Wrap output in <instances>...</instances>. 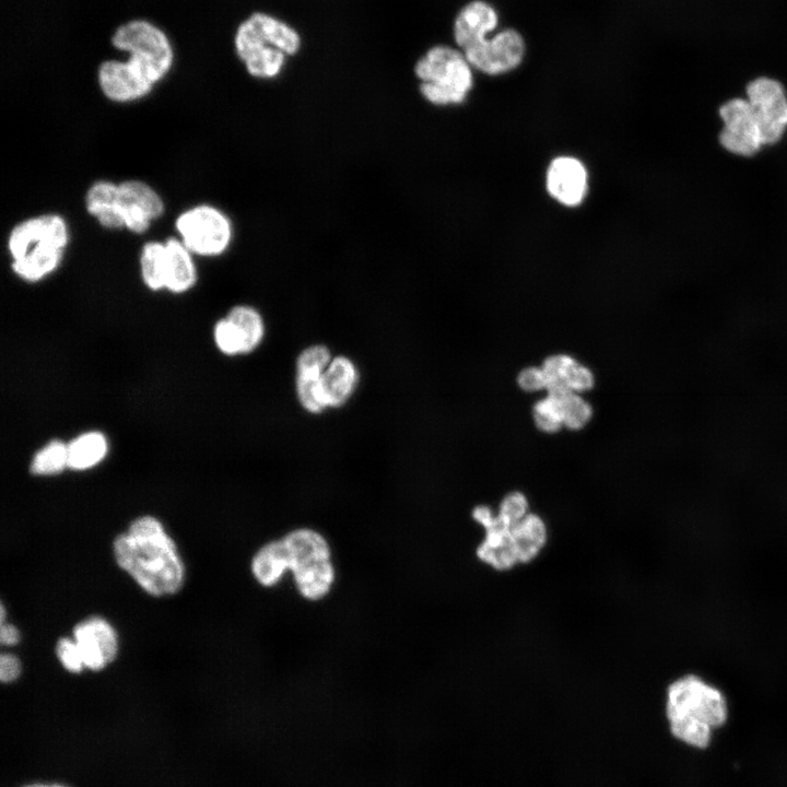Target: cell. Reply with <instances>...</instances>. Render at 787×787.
Here are the masks:
<instances>
[{
	"mask_svg": "<svg viewBox=\"0 0 787 787\" xmlns=\"http://www.w3.org/2000/svg\"><path fill=\"white\" fill-rule=\"evenodd\" d=\"M301 45L298 33L286 23L262 12H255L236 30L234 47L246 71L254 78L277 77L285 55H294Z\"/></svg>",
	"mask_w": 787,
	"mask_h": 787,
	"instance_id": "6",
	"label": "cell"
},
{
	"mask_svg": "<svg viewBox=\"0 0 787 787\" xmlns=\"http://www.w3.org/2000/svg\"><path fill=\"white\" fill-rule=\"evenodd\" d=\"M213 340L218 350L226 356L243 354V343L238 330L226 316L215 322Z\"/></svg>",
	"mask_w": 787,
	"mask_h": 787,
	"instance_id": "24",
	"label": "cell"
},
{
	"mask_svg": "<svg viewBox=\"0 0 787 787\" xmlns=\"http://www.w3.org/2000/svg\"><path fill=\"white\" fill-rule=\"evenodd\" d=\"M495 10L483 1H472L463 7L455 20L454 36L470 66L491 75L508 72L522 60L525 43L521 35L504 30L492 39L488 32L496 27Z\"/></svg>",
	"mask_w": 787,
	"mask_h": 787,
	"instance_id": "5",
	"label": "cell"
},
{
	"mask_svg": "<svg viewBox=\"0 0 787 787\" xmlns=\"http://www.w3.org/2000/svg\"><path fill=\"white\" fill-rule=\"evenodd\" d=\"M86 212L106 230L124 228L119 185L109 179H97L90 185L84 196Z\"/></svg>",
	"mask_w": 787,
	"mask_h": 787,
	"instance_id": "16",
	"label": "cell"
},
{
	"mask_svg": "<svg viewBox=\"0 0 787 787\" xmlns=\"http://www.w3.org/2000/svg\"><path fill=\"white\" fill-rule=\"evenodd\" d=\"M140 275L143 284L153 292L166 290L167 255L165 242L148 240L139 255Z\"/></svg>",
	"mask_w": 787,
	"mask_h": 787,
	"instance_id": "20",
	"label": "cell"
},
{
	"mask_svg": "<svg viewBox=\"0 0 787 787\" xmlns=\"http://www.w3.org/2000/svg\"><path fill=\"white\" fill-rule=\"evenodd\" d=\"M500 514L510 520H519L528 514V502L520 492L509 493L500 505Z\"/></svg>",
	"mask_w": 787,
	"mask_h": 787,
	"instance_id": "28",
	"label": "cell"
},
{
	"mask_svg": "<svg viewBox=\"0 0 787 787\" xmlns=\"http://www.w3.org/2000/svg\"><path fill=\"white\" fill-rule=\"evenodd\" d=\"M357 383L359 371L354 362L344 355L333 356L320 381L325 409L345 404L355 391Z\"/></svg>",
	"mask_w": 787,
	"mask_h": 787,
	"instance_id": "15",
	"label": "cell"
},
{
	"mask_svg": "<svg viewBox=\"0 0 787 787\" xmlns=\"http://www.w3.org/2000/svg\"><path fill=\"white\" fill-rule=\"evenodd\" d=\"M728 716L724 693L700 676L688 673L673 680L666 691V717L671 735L697 749L706 748L713 729Z\"/></svg>",
	"mask_w": 787,
	"mask_h": 787,
	"instance_id": "4",
	"label": "cell"
},
{
	"mask_svg": "<svg viewBox=\"0 0 787 787\" xmlns=\"http://www.w3.org/2000/svg\"><path fill=\"white\" fill-rule=\"evenodd\" d=\"M25 787H66L62 785L51 784V785H45V784H34Z\"/></svg>",
	"mask_w": 787,
	"mask_h": 787,
	"instance_id": "34",
	"label": "cell"
},
{
	"mask_svg": "<svg viewBox=\"0 0 787 787\" xmlns=\"http://www.w3.org/2000/svg\"><path fill=\"white\" fill-rule=\"evenodd\" d=\"M20 672L21 663L15 656L11 654H2L0 656V679L2 682L15 680Z\"/></svg>",
	"mask_w": 787,
	"mask_h": 787,
	"instance_id": "32",
	"label": "cell"
},
{
	"mask_svg": "<svg viewBox=\"0 0 787 787\" xmlns=\"http://www.w3.org/2000/svg\"><path fill=\"white\" fill-rule=\"evenodd\" d=\"M68 446V469L90 470L99 465L108 454V441L99 431H87L75 436Z\"/></svg>",
	"mask_w": 787,
	"mask_h": 787,
	"instance_id": "18",
	"label": "cell"
},
{
	"mask_svg": "<svg viewBox=\"0 0 787 787\" xmlns=\"http://www.w3.org/2000/svg\"><path fill=\"white\" fill-rule=\"evenodd\" d=\"M56 654L61 665L69 671L80 672L84 667L80 649L74 639L60 638L56 646Z\"/></svg>",
	"mask_w": 787,
	"mask_h": 787,
	"instance_id": "27",
	"label": "cell"
},
{
	"mask_svg": "<svg viewBox=\"0 0 787 787\" xmlns=\"http://www.w3.org/2000/svg\"><path fill=\"white\" fill-rule=\"evenodd\" d=\"M75 641L84 663L91 670H101L117 654V636L110 624L102 618H89L73 629Z\"/></svg>",
	"mask_w": 787,
	"mask_h": 787,
	"instance_id": "13",
	"label": "cell"
},
{
	"mask_svg": "<svg viewBox=\"0 0 787 787\" xmlns=\"http://www.w3.org/2000/svg\"><path fill=\"white\" fill-rule=\"evenodd\" d=\"M587 171L572 156L554 158L547 172V189L550 196L566 207H576L587 192Z\"/></svg>",
	"mask_w": 787,
	"mask_h": 787,
	"instance_id": "14",
	"label": "cell"
},
{
	"mask_svg": "<svg viewBox=\"0 0 787 787\" xmlns=\"http://www.w3.org/2000/svg\"><path fill=\"white\" fill-rule=\"evenodd\" d=\"M518 383L528 391L539 390L547 386V378L542 369L527 368L519 374Z\"/></svg>",
	"mask_w": 787,
	"mask_h": 787,
	"instance_id": "31",
	"label": "cell"
},
{
	"mask_svg": "<svg viewBox=\"0 0 787 787\" xmlns=\"http://www.w3.org/2000/svg\"><path fill=\"white\" fill-rule=\"evenodd\" d=\"M70 238L69 223L59 213L47 212L19 221L9 231L5 243L12 272L28 283L45 280L61 266Z\"/></svg>",
	"mask_w": 787,
	"mask_h": 787,
	"instance_id": "3",
	"label": "cell"
},
{
	"mask_svg": "<svg viewBox=\"0 0 787 787\" xmlns=\"http://www.w3.org/2000/svg\"><path fill=\"white\" fill-rule=\"evenodd\" d=\"M176 236L196 256L215 258L225 254L234 238L230 216L219 207L198 203L175 219Z\"/></svg>",
	"mask_w": 787,
	"mask_h": 787,
	"instance_id": "9",
	"label": "cell"
},
{
	"mask_svg": "<svg viewBox=\"0 0 787 787\" xmlns=\"http://www.w3.org/2000/svg\"><path fill=\"white\" fill-rule=\"evenodd\" d=\"M19 639L20 634L15 626L1 623L0 642L2 645H15Z\"/></svg>",
	"mask_w": 787,
	"mask_h": 787,
	"instance_id": "33",
	"label": "cell"
},
{
	"mask_svg": "<svg viewBox=\"0 0 787 787\" xmlns=\"http://www.w3.org/2000/svg\"><path fill=\"white\" fill-rule=\"evenodd\" d=\"M64 469H68V446L60 439H52L37 450L30 466L35 475H54Z\"/></svg>",
	"mask_w": 787,
	"mask_h": 787,
	"instance_id": "23",
	"label": "cell"
},
{
	"mask_svg": "<svg viewBox=\"0 0 787 787\" xmlns=\"http://www.w3.org/2000/svg\"><path fill=\"white\" fill-rule=\"evenodd\" d=\"M563 410V423L569 428L583 427L591 415V409L578 396L571 392L561 402Z\"/></svg>",
	"mask_w": 787,
	"mask_h": 787,
	"instance_id": "26",
	"label": "cell"
},
{
	"mask_svg": "<svg viewBox=\"0 0 787 787\" xmlns=\"http://www.w3.org/2000/svg\"><path fill=\"white\" fill-rule=\"evenodd\" d=\"M287 571V552L282 539L262 545L251 561L254 577L265 587L275 586Z\"/></svg>",
	"mask_w": 787,
	"mask_h": 787,
	"instance_id": "19",
	"label": "cell"
},
{
	"mask_svg": "<svg viewBox=\"0 0 787 787\" xmlns=\"http://www.w3.org/2000/svg\"><path fill=\"white\" fill-rule=\"evenodd\" d=\"M414 73L421 81L422 96L434 105L462 103L472 89L469 62L458 50L448 46H434L421 57Z\"/></svg>",
	"mask_w": 787,
	"mask_h": 787,
	"instance_id": "8",
	"label": "cell"
},
{
	"mask_svg": "<svg viewBox=\"0 0 787 787\" xmlns=\"http://www.w3.org/2000/svg\"><path fill=\"white\" fill-rule=\"evenodd\" d=\"M565 379L575 390H586L591 388L594 384L591 373L584 366L577 365L575 362L567 368Z\"/></svg>",
	"mask_w": 787,
	"mask_h": 787,
	"instance_id": "30",
	"label": "cell"
},
{
	"mask_svg": "<svg viewBox=\"0 0 787 787\" xmlns=\"http://www.w3.org/2000/svg\"><path fill=\"white\" fill-rule=\"evenodd\" d=\"M533 414L538 427L545 432H554L563 423L562 406L551 397L539 401L535 407Z\"/></svg>",
	"mask_w": 787,
	"mask_h": 787,
	"instance_id": "25",
	"label": "cell"
},
{
	"mask_svg": "<svg viewBox=\"0 0 787 787\" xmlns=\"http://www.w3.org/2000/svg\"><path fill=\"white\" fill-rule=\"evenodd\" d=\"M332 360L330 350L324 344L304 349L296 360V395L301 406L309 413L325 411L321 398V376Z\"/></svg>",
	"mask_w": 787,
	"mask_h": 787,
	"instance_id": "12",
	"label": "cell"
},
{
	"mask_svg": "<svg viewBox=\"0 0 787 787\" xmlns=\"http://www.w3.org/2000/svg\"><path fill=\"white\" fill-rule=\"evenodd\" d=\"M747 99L759 126L763 145L777 143L787 129V95L776 80L761 77L747 86Z\"/></svg>",
	"mask_w": 787,
	"mask_h": 787,
	"instance_id": "10",
	"label": "cell"
},
{
	"mask_svg": "<svg viewBox=\"0 0 787 787\" xmlns=\"http://www.w3.org/2000/svg\"><path fill=\"white\" fill-rule=\"evenodd\" d=\"M110 46L129 58L101 61L96 82L103 96L116 104H130L149 96L175 67V49L165 33L145 19H132L110 36Z\"/></svg>",
	"mask_w": 787,
	"mask_h": 787,
	"instance_id": "1",
	"label": "cell"
},
{
	"mask_svg": "<svg viewBox=\"0 0 787 787\" xmlns=\"http://www.w3.org/2000/svg\"><path fill=\"white\" fill-rule=\"evenodd\" d=\"M166 245V290L172 294H184L190 291L198 281V269L195 255L177 236L164 240Z\"/></svg>",
	"mask_w": 787,
	"mask_h": 787,
	"instance_id": "17",
	"label": "cell"
},
{
	"mask_svg": "<svg viewBox=\"0 0 787 787\" xmlns=\"http://www.w3.org/2000/svg\"><path fill=\"white\" fill-rule=\"evenodd\" d=\"M121 202L133 203L143 209L153 221L165 212V202L158 191L141 179H125L118 183Z\"/></svg>",
	"mask_w": 787,
	"mask_h": 787,
	"instance_id": "22",
	"label": "cell"
},
{
	"mask_svg": "<svg viewBox=\"0 0 787 787\" xmlns=\"http://www.w3.org/2000/svg\"><path fill=\"white\" fill-rule=\"evenodd\" d=\"M723 129L719 143L728 152L750 157L763 146L752 108L744 98H732L719 108Z\"/></svg>",
	"mask_w": 787,
	"mask_h": 787,
	"instance_id": "11",
	"label": "cell"
},
{
	"mask_svg": "<svg viewBox=\"0 0 787 787\" xmlns=\"http://www.w3.org/2000/svg\"><path fill=\"white\" fill-rule=\"evenodd\" d=\"M117 564L150 595L176 592L183 585L184 565L174 541L152 516L133 520L114 541Z\"/></svg>",
	"mask_w": 787,
	"mask_h": 787,
	"instance_id": "2",
	"label": "cell"
},
{
	"mask_svg": "<svg viewBox=\"0 0 787 787\" xmlns=\"http://www.w3.org/2000/svg\"><path fill=\"white\" fill-rule=\"evenodd\" d=\"M298 592L307 600H319L331 589L334 567L325 537L310 528H298L282 538Z\"/></svg>",
	"mask_w": 787,
	"mask_h": 787,
	"instance_id": "7",
	"label": "cell"
},
{
	"mask_svg": "<svg viewBox=\"0 0 787 787\" xmlns=\"http://www.w3.org/2000/svg\"><path fill=\"white\" fill-rule=\"evenodd\" d=\"M226 317L235 325L243 343V354L255 351L265 337V321L261 314L249 305L232 307Z\"/></svg>",
	"mask_w": 787,
	"mask_h": 787,
	"instance_id": "21",
	"label": "cell"
},
{
	"mask_svg": "<svg viewBox=\"0 0 787 787\" xmlns=\"http://www.w3.org/2000/svg\"><path fill=\"white\" fill-rule=\"evenodd\" d=\"M574 363V360L566 355H556L549 357L543 365V373L547 383L556 379H565L567 368Z\"/></svg>",
	"mask_w": 787,
	"mask_h": 787,
	"instance_id": "29",
	"label": "cell"
}]
</instances>
